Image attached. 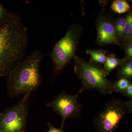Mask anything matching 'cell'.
I'll return each instance as SVG.
<instances>
[{"label":"cell","mask_w":132,"mask_h":132,"mask_svg":"<svg viewBox=\"0 0 132 132\" xmlns=\"http://www.w3.org/2000/svg\"><path fill=\"white\" fill-rule=\"evenodd\" d=\"M29 42L28 32L19 14L0 26V77L7 78L24 59Z\"/></svg>","instance_id":"6da1fadb"},{"label":"cell","mask_w":132,"mask_h":132,"mask_svg":"<svg viewBox=\"0 0 132 132\" xmlns=\"http://www.w3.org/2000/svg\"><path fill=\"white\" fill-rule=\"evenodd\" d=\"M45 55L40 50H35L15 67L7 78L10 97L30 95L40 87L43 80L40 65Z\"/></svg>","instance_id":"7a4b0ae2"},{"label":"cell","mask_w":132,"mask_h":132,"mask_svg":"<svg viewBox=\"0 0 132 132\" xmlns=\"http://www.w3.org/2000/svg\"><path fill=\"white\" fill-rule=\"evenodd\" d=\"M74 71L81 81L82 86L78 92L94 89L102 94H111L113 92V82L107 79L102 65L87 61L75 55Z\"/></svg>","instance_id":"3957f363"},{"label":"cell","mask_w":132,"mask_h":132,"mask_svg":"<svg viewBox=\"0 0 132 132\" xmlns=\"http://www.w3.org/2000/svg\"><path fill=\"white\" fill-rule=\"evenodd\" d=\"M83 31L80 25H71L64 37L56 43L48 54L53 64L54 73H58L62 71L74 58Z\"/></svg>","instance_id":"277c9868"},{"label":"cell","mask_w":132,"mask_h":132,"mask_svg":"<svg viewBox=\"0 0 132 132\" xmlns=\"http://www.w3.org/2000/svg\"><path fill=\"white\" fill-rule=\"evenodd\" d=\"M132 113V100L113 98L107 102L93 120L97 132H116L125 116Z\"/></svg>","instance_id":"5b68a950"},{"label":"cell","mask_w":132,"mask_h":132,"mask_svg":"<svg viewBox=\"0 0 132 132\" xmlns=\"http://www.w3.org/2000/svg\"><path fill=\"white\" fill-rule=\"evenodd\" d=\"M24 95L21 100L0 112V132H24L29 112V98Z\"/></svg>","instance_id":"8992f818"},{"label":"cell","mask_w":132,"mask_h":132,"mask_svg":"<svg viewBox=\"0 0 132 132\" xmlns=\"http://www.w3.org/2000/svg\"><path fill=\"white\" fill-rule=\"evenodd\" d=\"M79 95L78 93L75 95H70L62 91L53 101L47 103V107L52 108L55 113L62 116V128L68 118L75 119L80 116L82 107L78 101Z\"/></svg>","instance_id":"52a82bcc"},{"label":"cell","mask_w":132,"mask_h":132,"mask_svg":"<svg viewBox=\"0 0 132 132\" xmlns=\"http://www.w3.org/2000/svg\"><path fill=\"white\" fill-rule=\"evenodd\" d=\"M115 20L112 15L108 13L105 8L102 7L95 22L97 34L96 42L99 46L103 47L114 45L121 46L116 35Z\"/></svg>","instance_id":"ba28073f"},{"label":"cell","mask_w":132,"mask_h":132,"mask_svg":"<svg viewBox=\"0 0 132 132\" xmlns=\"http://www.w3.org/2000/svg\"><path fill=\"white\" fill-rule=\"evenodd\" d=\"M123 59H118L116 57L115 54H108L105 61L103 64V69L105 74L107 76L110 73L125 60Z\"/></svg>","instance_id":"9c48e42d"},{"label":"cell","mask_w":132,"mask_h":132,"mask_svg":"<svg viewBox=\"0 0 132 132\" xmlns=\"http://www.w3.org/2000/svg\"><path fill=\"white\" fill-rule=\"evenodd\" d=\"M125 59L123 62L118 66L117 78H126L132 80V59Z\"/></svg>","instance_id":"30bf717a"},{"label":"cell","mask_w":132,"mask_h":132,"mask_svg":"<svg viewBox=\"0 0 132 132\" xmlns=\"http://www.w3.org/2000/svg\"><path fill=\"white\" fill-rule=\"evenodd\" d=\"M126 23V15L118 17L115 20L114 28L116 38L121 45V47L125 39V30Z\"/></svg>","instance_id":"8fae6325"},{"label":"cell","mask_w":132,"mask_h":132,"mask_svg":"<svg viewBox=\"0 0 132 132\" xmlns=\"http://www.w3.org/2000/svg\"><path fill=\"white\" fill-rule=\"evenodd\" d=\"M86 53L91 56L89 61L95 64L102 65L104 64L108 52L104 50L87 49Z\"/></svg>","instance_id":"7c38bea8"},{"label":"cell","mask_w":132,"mask_h":132,"mask_svg":"<svg viewBox=\"0 0 132 132\" xmlns=\"http://www.w3.org/2000/svg\"><path fill=\"white\" fill-rule=\"evenodd\" d=\"M131 8L128 2L125 0H115L112 2L111 9L113 12L118 14L128 12Z\"/></svg>","instance_id":"4fadbf2b"},{"label":"cell","mask_w":132,"mask_h":132,"mask_svg":"<svg viewBox=\"0 0 132 132\" xmlns=\"http://www.w3.org/2000/svg\"><path fill=\"white\" fill-rule=\"evenodd\" d=\"M126 23L125 30V39L122 46L132 41V12L131 10L126 14Z\"/></svg>","instance_id":"5bb4252c"},{"label":"cell","mask_w":132,"mask_h":132,"mask_svg":"<svg viewBox=\"0 0 132 132\" xmlns=\"http://www.w3.org/2000/svg\"><path fill=\"white\" fill-rule=\"evenodd\" d=\"M132 80L126 78H120L113 82V92L122 93L131 83Z\"/></svg>","instance_id":"9a60e30c"},{"label":"cell","mask_w":132,"mask_h":132,"mask_svg":"<svg viewBox=\"0 0 132 132\" xmlns=\"http://www.w3.org/2000/svg\"><path fill=\"white\" fill-rule=\"evenodd\" d=\"M14 13L6 9L0 1V26L8 21L13 17Z\"/></svg>","instance_id":"2e32d148"},{"label":"cell","mask_w":132,"mask_h":132,"mask_svg":"<svg viewBox=\"0 0 132 132\" xmlns=\"http://www.w3.org/2000/svg\"><path fill=\"white\" fill-rule=\"evenodd\" d=\"M125 50L126 56L125 58L126 59H132V41L124 44L122 46Z\"/></svg>","instance_id":"e0dca14e"},{"label":"cell","mask_w":132,"mask_h":132,"mask_svg":"<svg viewBox=\"0 0 132 132\" xmlns=\"http://www.w3.org/2000/svg\"><path fill=\"white\" fill-rule=\"evenodd\" d=\"M121 94L125 97L129 98V100H132V82Z\"/></svg>","instance_id":"ac0fdd59"},{"label":"cell","mask_w":132,"mask_h":132,"mask_svg":"<svg viewBox=\"0 0 132 132\" xmlns=\"http://www.w3.org/2000/svg\"><path fill=\"white\" fill-rule=\"evenodd\" d=\"M47 126L48 128V130L46 132H66L65 131L63 130V128L61 127L59 128L55 127L52 123H50V122L48 123Z\"/></svg>","instance_id":"d6986e66"}]
</instances>
